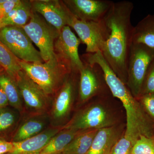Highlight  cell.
<instances>
[{
    "mask_svg": "<svg viewBox=\"0 0 154 154\" xmlns=\"http://www.w3.org/2000/svg\"><path fill=\"white\" fill-rule=\"evenodd\" d=\"M133 9V4L129 1L114 2L102 20L107 38L100 51L112 70L125 85L134 28L131 22Z\"/></svg>",
    "mask_w": 154,
    "mask_h": 154,
    "instance_id": "6da1fadb",
    "label": "cell"
},
{
    "mask_svg": "<svg viewBox=\"0 0 154 154\" xmlns=\"http://www.w3.org/2000/svg\"><path fill=\"white\" fill-rule=\"evenodd\" d=\"M90 61L101 67L110 92L123 106L126 116V129L125 137L133 144L142 136L154 137V123L143 107L135 98L126 85L109 66L100 52L91 56Z\"/></svg>",
    "mask_w": 154,
    "mask_h": 154,
    "instance_id": "7a4b0ae2",
    "label": "cell"
},
{
    "mask_svg": "<svg viewBox=\"0 0 154 154\" xmlns=\"http://www.w3.org/2000/svg\"><path fill=\"white\" fill-rule=\"evenodd\" d=\"M123 122H126V116L123 106L110 93L96 96L76 109L63 128L99 129Z\"/></svg>",
    "mask_w": 154,
    "mask_h": 154,
    "instance_id": "3957f363",
    "label": "cell"
},
{
    "mask_svg": "<svg viewBox=\"0 0 154 154\" xmlns=\"http://www.w3.org/2000/svg\"><path fill=\"white\" fill-rule=\"evenodd\" d=\"M19 64L26 74L52 100L73 70L70 64L55 54L45 62L19 60Z\"/></svg>",
    "mask_w": 154,
    "mask_h": 154,
    "instance_id": "277c9868",
    "label": "cell"
},
{
    "mask_svg": "<svg viewBox=\"0 0 154 154\" xmlns=\"http://www.w3.org/2000/svg\"><path fill=\"white\" fill-rule=\"evenodd\" d=\"M79 79V71L73 70L53 98L48 113L51 126L63 127L71 118L78 99Z\"/></svg>",
    "mask_w": 154,
    "mask_h": 154,
    "instance_id": "5b68a950",
    "label": "cell"
},
{
    "mask_svg": "<svg viewBox=\"0 0 154 154\" xmlns=\"http://www.w3.org/2000/svg\"><path fill=\"white\" fill-rule=\"evenodd\" d=\"M154 59V48L141 44H132L128 64L126 85L135 98L140 96L146 74Z\"/></svg>",
    "mask_w": 154,
    "mask_h": 154,
    "instance_id": "8992f818",
    "label": "cell"
},
{
    "mask_svg": "<svg viewBox=\"0 0 154 154\" xmlns=\"http://www.w3.org/2000/svg\"><path fill=\"white\" fill-rule=\"evenodd\" d=\"M24 103L23 115H44L49 113L52 100L22 69L16 79Z\"/></svg>",
    "mask_w": 154,
    "mask_h": 154,
    "instance_id": "52a82bcc",
    "label": "cell"
},
{
    "mask_svg": "<svg viewBox=\"0 0 154 154\" xmlns=\"http://www.w3.org/2000/svg\"><path fill=\"white\" fill-rule=\"evenodd\" d=\"M22 28L39 49L42 58L47 62L54 55V44L59 31L33 12L29 22Z\"/></svg>",
    "mask_w": 154,
    "mask_h": 154,
    "instance_id": "ba28073f",
    "label": "cell"
},
{
    "mask_svg": "<svg viewBox=\"0 0 154 154\" xmlns=\"http://www.w3.org/2000/svg\"><path fill=\"white\" fill-rule=\"evenodd\" d=\"M83 62L84 67L79 71L75 109L96 96L111 93L101 67L97 64Z\"/></svg>",
    "mask_w": 154,
    "mask_h": 154,
    "instance_id": "9c48e42d",
    "label": "cell"
},
{
    "mask_svg": "<svg viewBox=\"0 0 154 154\" xmlns=\"http://www.w3.org/2000/svg\"><path fill=\"white\" fill-rule=\"evenodd\" d=\"M0 41L19 60L28 63H43L40 53L34 47L22 27L7 26L0 29Z\"/></svg>",
    "mask_w": 154,
    "mask_h": 154,
    "instance_id": "30bf717a",
    "label": "cell"
},
{
    "mask_svg": "<svg viewBox=\"0 0 154 154\" xmlns=\"http://www.w3.org/2000/svg\"><path fill=\"white\" fill-rule=\"evenodd\" d=\"M67 25L76 32L81 42L86 45L87 53L101 51L107 38L103 21L86 22L77 19L69 11Z\"/></svg>",
    "mask_w": 154,
    "mask_h": 154,
    "instance_id": "8fae6325",
    "label": "cell"
},
{
    "mask_svg": "<svg viewBox=\"0 0 154 154\" xmlns=\"http://www.w3.org/2000/svg\"><path fill=\"white\" fill-rule=\"evenodd\" d=\"M63 2L77 19L96 22L103 20L114 2L108 0H64Z\"/></svg>",
    "mask_w": 154,
    "mask_h": 154,
    "instance_id": "7c38bea8",
    "label": "cell"
},
{
    "mask_svg": "<svg viewBox=\"0 0 154 154\" xmlns=\"http://www.w3.org/2000/svg\"><path fill=\"white\" fill-rule=\"evenodd\" d=\"M82 42L66 25L62 28L54 44V51L56 55L70 64L73 69L80 71L84 63L79 53V48Z\"/></svg>",
    "mask_w": 154,
    "mask_h": 154,
    "instance_id": "4fadbf2b",
    "label": "cell"
},
{
    "mask_svg": "<svg viewBox=\"0 0 154 154\" xmlns=\"http://www.w3.org/2000/svg\"><path fill=\"white\" fill-rule=\"evenodd\" d=\"M32 10L43 17L48 23L60 31L67 25L69 11L63 1H31Z\"/></svg>",
    "mask_w": 154,
    "mask_h": 154,
    "instance_id": "5bb4252c",
    "label": "cell"
},
{
    "mask_svg": "<svg viewBox=\"0 0 154 154\" xmlns=\"http://www.w3.org/2000/svg\"><path fill=\"white\" fill-rule=\"evenodd\" d=\"M126 122L101 128L86 154H110L116 143L125 134Z\"/></svg>",
    "mask_w": 154,
    "mask_h": 154,
    "instance_id": "9a60e30c",
    "label": "cell"
},
{
    "mask_svg": "<svg viewBox=\"0 0 154 154\" xmlns=\"http://www.w3.org/2000/svg\"><path fill=\"white\" fill-rule=\"evenodd\" d=\"M49 125L48 114L22 116L11 142H18L33 137L43 131Z\"/></svg>",
    "mask_w": 154,
    "mask_h": 154,
    "instance_id": "2e32d148",
    "label": "cell"
},
{
    "mask_svg": "<svg viewBox=\"0 0 154 154\" xmlns=\"http://www.w3.org/2000/svg\"><path fill=\"white\" fill-rule=\"evenodd\" d=\"M63 129V127L49 125L39 134L26 140L13 142L14 149L6 154H36L45 146L54 136Z\"/></svg>",
    "mask_w": 154,
    "mask_h": 154,
    "instance_id": "e0dca14e",
    "label": "cell"
},
{
    "mask_svg": "<svg viewBox=\"0 0 154 154\" xmlns=\"http://www.w3.org/2000/svg\"><path fill=\"white\" fill-rule=\"evenodd\" d=\"M9 106L0 111V140L11 142L22 116L17 110Z\"/></svg>",
    "mask_w": 154,
    "mask_h": 154,
    "instance_id": "ac0fdd59",
    "label": "cell"
},
{
    "mask_svg": "<svg viewBox=\"0 0 154 154\" xmlns=\"http://www.w3.org/2000/svg\"><path fill=\"white\" fill-rule=\"evenodd\" d=\"M33 13L31 1H22L0 21V29L7 26H25L30 20Z\"/></svg>",
    "mask_w": 154,
    "mask_h": 154,
    "instance_id": "d6986e66",
    "label": "cell"
},
{
    "mask_svg": "<svg viewBox=\"0 0 154 154\" xmlns=\"http://www.w3.org/2000/svg\"><path fill=\"white\" fill-rule=\"evenodd\" d=\"M132 44L154 48V14H149L134 27Z\"/></svg>",
    "mask_w": 154,
    "mask_h": 154,
    "instance_id": "ffe728a7",
    "label": "cell"
},
{
    "mask_svg": "<svg viewBox=\"0 0 154 154\" xmlns=\"http://www.w3.org/2000/svg\"><path fill=\"white\" fill-rule=\"evenodd\" d=\"M0 86L7 95L10 106L17 110L22 116L24 112V103L16 80L5 72L0 75Z\"/></svg>",
    "mask_w": 154,
    "mask_h": 154,
    "instance_id": "44dd1931",
    "label": "cell"
},
{
    "mask_svg": "<svg viewBox=\"0 0 154 154\" xmlns=\"http://www.w3.org/2000/svg\"><path fill=\"white\" fill-rule=\"evenodd\" d=\"M99 130L90 129L81 131L62 153L67 154H86L90 149Z\"/></svg>",
    "mask_w": 154,
    "mask_h": 154,
    "instance_id": "7402d4cb",
    "label": "cell"
},
{
    "mask_svg": "<svg viewBox=\"0 0 154 154\" xmlns=\"http://www.w3.org/2000/svg\"><path fill=\"white\" fill-rule=\"evenodd\" d=\"M81 131L63 128L36 154H58L62 152L74 137Z\"/></svg>",
    "mask_w": 154,
    "mask_h": 154,
    "instance_id": "603a6c76",
    "label": "cell"
},
{
    "mask_svg": "<svg viewBox=\"0 0 154 154\" xmlns=\"http://www.w3.org/2000/svg\"><path fill=\"white\" fill-rule=\"evenodd\" d=\"M19 61L0 41V65L5 69L6 73L16 81L18 73L22 69Z\"/></svg>",
    "mask_w": 154,
    "mask_h": 154,
    "instance_id": "cb8c5ba5",
    "label": "cell"
},
{
    "mask_svg": "<svg viewBox=\"0 0 154 154\" xmlns=\"http://www.w3.org/2000/svg\"><path fill=\"white\" fill-rule=\"evenodd\" d=\"M131 154H154V137L141 136L133 146Z\"/></svg>",
    "mask_w": 154,
    "mask_h": 154,
    "instance_id": "d4e9b609",
    "label": "cell"
},
{
    "mask_svg": "<svg viewBox=\"0 0 154 154\" xmlns=\"http://www.w3.org/2000/svg\"><path fill=\"white\" fill-rule=\"evenodd\" d=\"M146 94H154V59L146 74L140 96Z\"/></svg>",
    "mask_w": 154,
    "mask_h": 154,
    "instance_id": "484cf974",
    "label": "cell"
},
{
    "mask_svg": "<svg viewBox=\"0 0 154 154\" xmlns=\"http://www.w3.org/2000/svg\"><path fill=\"white\" fill-rule=\"evenodd\" d=\"M137 99L154 123V94H143Z\"/></svg>",
    "mask_w": 154,
    "mask_h": 154,
    "instance_id": "4316f807",
    "label": "cell"
},
{
    "mask_svg": "<svg viewBox=\"0 0 154 154\" xmlns=\"http://www.w3.org/2000/svg\"><path fill=\"white\" fill-rule=\"evenodd\" d=\"M133 144L125 135L118 141L110 154H131Z\"/></svg>",
    "mask_w": 154,
    "mask_h": 154,
    "instance_id": "83f0119b",
    "label": "cell"
},
{
    "mask_svg": "<svg viewBox=\"0 0 154 154\" xmlns=\"http://www.w3.org/2000/svg\"><path fill=\"white\" fill-rule=\"evenodd\" d=\"M21 0H0V12L5 16L13 11Z\"/></svg>",
    "mask_w": 154,
    "mask_h": 154,
    "instance_id": "f1b7e54d",
    "label": "cell"
},
{
    "mask_svg": "<svg viewBox=\"0 0 154 154\" xmlns=\"http://www.w3.org/2000/svg\"><path fill=\"white\" fill-rule=\"evenodd\" d=\"M14 143L8 141L0 140V154L11 152L14 149Z\"/></svg>",
    "mask_w": 154,
    "mask_h": 154,
    "instance_id": "f546056e",
    "label": "cell"
},
{
    "mask_svg": "<svg viewBox=\"0 0 154 154\" xmlns=\"http://www.w3.org/2000/svg\"><path fill=\"white\" fill-rule=\"evenodd\" d=\"M9 106V101L7 95L3 88L0 86V108L3 109Z\"/></svg>",
    "mask_w": 154,
    "mask_h": 154,
    "instance_id": "4dcf8cb0",
    "label": "cell"
},
{
    "mask_svg": "<svg viewBox=\"0 0 154 154\" xmlns=\"http://www.w3.org/2000/svg\"><path fill=\"white\" fill-rule=\"evenodd\" d=\"M5 69L3 68L2 66L0 65V75L3 73L5 72Z\"/></svg>",
    "mask_w": 154,
    "mask_h": 154,
    "instance_id": "1f68e13d",
    "label": "cell"
},
{
    "mask_svg": "<svg viewBox=\"0 0 154 154\" xmlns=\"http://www.w3.org/2000/svg\"><path fill=\"white\" fill-rule=\"evenodd\" d=\"M58 154H67L63 153H60Z\"/></svg>",
    "mask_w": 154,
    "mask_h": 154,
    "instance_id": "d6a6232c",
    "label": "cell"
},
{
    "mask_svg": "<svg viewBox=\"0 0 154 154\" xmlns=\"http://www.w3.org/2000/svg\"><path fill=\"white\" fill-rule=\"evenodd\" d=\"M1 110H2V109H1V108H0V111H1Z\"/></svg>",
    "mask_w": 154,
    "mask_h": 154,
    "instance_id": "836d02e7",
    "label": "cell"
}]
</instances>
